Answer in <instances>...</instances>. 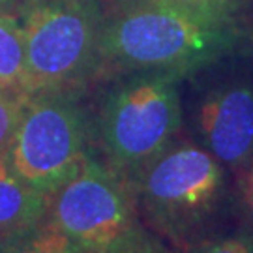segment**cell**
<instances>
[{"label":"cell","mask_w":253,"mask_h":253,"mask_svg":"<svg viewBox=\"0 0 253 253\" xmlns=\"http://www.w3.org/2000/svg\"><path fill=\"white\" fill-rule=\"evenodd\" d=\"M197 127L205 148L223 167L240 171L253 162V84L231 81L201 100Z\"/></svg>","instance_id":"52a82bcc"},{"label":"cell","mask_w":253,"mask_h":253,"mask_svg":"<svg viewBox=\"0 0 253 253\" xmlns=\"http://www.w3.org/2000/svg\"><path fill=\"white\" fill-rule=\"evenodd\" d=\"M169 4L184 6L191 9H203V11H223V13H233V6L236 0H163Z\"/></svg>","instance_id":"5bb4252c"},{"label":"cell","mask_w":253,"mask_h":253,"mask_svg":"<svg viewBox=\"0 0 253 253\" xmlns=\"http://www.w3.org/2000/svg\"><path fill=\"white\" fill-rule=\"evenodd\" d=\"M47 195L11 169L8 154L0 156V242L32 231L45 219Z\"/></svg>","instance_id":"ba28073f"},{"label":"cell","mask_w":253,"mask_h":253,"mask_svg":"<svg viewBox=\"0 0 253 253\" xmlns=\"http://www.w3.org/2000/svg\"><path fill=\"white\" fill-rule=\"evenodd\" d=\"M25 92L75 90L98 72L105 9L101 0H23Z\"/></svg>","instance_id":"3957f363"},{"label":"cell","mask_w":253,"mask_h":253,"mask_svg":"<svg viewBox=\"0 0 253 253\" xmlns=\"http://www.w3.org/2000/svg\"><path fill=\"white\" fill-rule=\"evenodd\" d=\"M178 77L135 72L113 86L101 103L98 127L109 167L129 178L172 143L182 126Z\"/></svg>","instance_id":"5b68a950"},{"label":"cell","mask_w":253,"mask_h":253,"mask_svg":"<svg viewBox=\"0 0 253 253\" xmlns=\"http://www.w3.org/2000/svg\"><path fill=\"white\" fill-rule=\"evenodd\" d=\"M45 219L70 238L77 253L160 248L143 227L129 182L92 158L47 195Z\"/></svg>","instance_id":"277c9868"},{"label":"cell","mask_w":253,"mask_h":253,"mask_svg":"<svg viewBox=\"0 0 253 253\" xmlns=\"http://www.w3.org/2000/svg\"><path fill=\"white\" fill-rule=\"evenodd\" d=\"M240 178V205H242V217H244L246 236L253 240V162Z\"/></svg>","instance_id":"4fadbf2b"},{"label":"cell","mask_w":253,"mask_h":253,"mask_svg":"<svg viewBox=\"0 0 253 253\" xmlns=\"http://www.w3.org/2000/svg\"><path fill=\"white\" fill-rule=\"evenodd\" d=\"M23 0H0V13H15Z\"/></svg>","instance_id":"9a60e30c"},{"label":"cell","mask_w":253,"mask_h":253,"mask_svg":"<svg viewBox=\"0 0 253 253\" xmlns=\"http://www.w3.org/2000/svg\"><path fill=\"white\" fill-rule=\"evenodd\" d=\"M27 54L21 21L15 13H0V88L25 92Z\"/></svg>","instance_id":"9c48e42d"},{"label":"cell","mask_w":253,"mask_h":253,"mask_svg":"<svg viewBox=\"0 0 253 253\" xmlns=\"http://www.w3.org/2000/svg\"><path fill=\"white\" fill-rule=\"evenodd\" d=\"M0 253H77L70 238L47 219L25 235L2 240Z\"/></svg>","instance_id":"30bf717a"},{"label":"cell","mask_w":253,"mask_h":253,"mask_svg":"<svg viewBox=\"0 0 253 253\" xmlns=\"http://www.w3.org/2000/svg\"><path fill=\"white\" fill-rule=\"evenodd\" d=\"M88 120L73 90L28 94L8 150L11 169L42 193H53L81 169Z\"/></svg>","instance_id":"8992f818"},{"label":"cell","mask_w":253,"mask_h":253,"mask_svg":"<svg viewBox=\"0 0 253 253\" xmlns=\"http://www.w3.org/2000/svg\"><path fill=\"white\" fill-rule=\"evenodd\" d=\"M27 98L28 94L23 90L0 88V156L8 154Z\"/></svg>","instance_id":"8fae6325"},{"label":"cell","mask_w":253,"mask_h":253,"mask_svg":"<svg viewBox=\"0 0 253 253\" xmlns=\"http://www.w3.org/2000/svg\"><path fill=\"white\" fill-rule=\"evenodd\" d=\"M188 253H253V240L250 236H227L214 238L197 246Z\"/></svg>","instance_id":"7c38bea8"},{"label":"cell","mask_w":253,"mask_h":253,"mask_svg":"<svg viewBox=\"0 0 253 253\" xmlns=\"http://www.w3.org/2000/svg\"><path fill=\"white\" fill-rule=\"evenodd\" d=\"M238 42L233 13L163 0H131L105 19L101 64L122 72L184 75L216 62Z\"/></svg>","instance_id":"6da1fadb"},{"label":"cell","mask_w":253,"mask_h":253,"mask_svg":"<svg viewBox=\"0 0 253 253\" xmlns=\"http://www.w3.org/2000/svg\"><path fill=\"white\" fill-rule=\"evenodd\" d=\"M126 2H131V0H120V4H126Z\"/></svg>","instance_id":"e0dca14e"},{"label":"cell","mask_w":253,"mask_h":253,"mask_svg":"<svg viewBox=\"0 0 253 253\" xmlns=\"http://www.w3.org/2000/svg\"><path fill=\"white\" fill-rule=\"evenodd\" d=\"M141 219L190 252L216 238L225 214V169L207 148L171 143L129 178Z\"/></svg>","instance_id":"7a4b0ae2"},{"label":"cell","mask_w":253,"mask_h":253,"mask_svg":"<svg viewBox=\"0 0 253 253\" xmlns=\"http://www.w3.org/2000/svg\"><path fill=\"white\" fill-rule=\"evenodd\" d=\"M120 253H160V248L158 250H137V252H120Z\"/></svg>","instance_id":"2e32d148"}]
</instances>
